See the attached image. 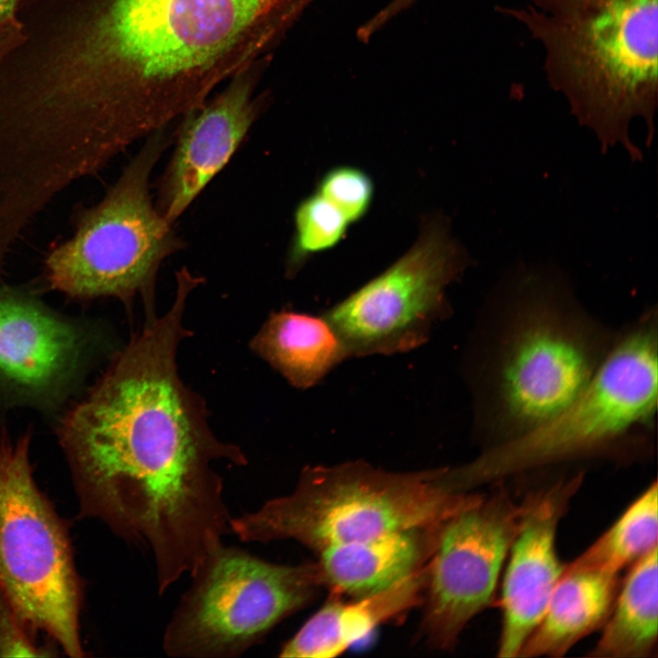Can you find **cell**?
Segmentation results:
<instances>
[{"label": "cell", "instance_id": "1", "mask_svg": "<svg viewBox=\"0 0 658 658\" xmlns=\"http://www.w3.org/2000/svg\"><path fill=\"white\" fill-rule=\"evenodd\" d=\"M191 292L176 284L171 307L144 321L58 430L81 514L151 550L160 595L231 532L212 463L248 464L215 436L204 399L178 373Z\"/></svg>", "mask_w": 658, "mask_h": 658}, {"label": "cell", "instance_id": "2", "mask_svg": "<svg viewBox=\"0 0 658 658\" xmlns=\"http://www.w3.org/2000/svg\"><path fill=\"white\" fill-rule=\"evenodd\" d=\"M299 0H47L43 37L58 83L123 121L162 126L201 106L212 73L255 30L268 43Z\"/></svg>", "mask_w": 658, "mask_h": 658}, {"label": "cell", "instance_id": "3", "mask_svg": "<svg viewBox=\"0 0 658 658\" xmlns=\"http://www.w3.org/2000/svg\"><path fill=\"white\" fill-rule=\"evenodd\" d=\"M618 332L590 314L554 266L517 264L490 294L465 376L483 449L550 420L587 387Z\"/></svg>", "mask_w": 658, "mask_h": 658}, {"label": "cell", "instance_id": "4", "mask_svg": "<svg viewBox=\"0 0 658 658\" xmlns=\"http://www.w3.org/2000/svg\"><path fill=\"white\" fill-rule=\"evenodd\" d=\"M497 11L520 23L544 50L551 88L603 150L642 154L629 134L641 119L646 145L658 104V0H525Z\"/></svg>", "mask_w": 658, "mask_h": 658}, {"label": "cell", "instance_id": "5", "mask_svg": "<svg viewBox=\"0 0 658 658\" xmlns=\"http://www.w3.org/2000/svg\"><path fill=\"white\" fill-rule=\"evenodd\" d=\"M657 332L656 309H648L619 330L592 379L566 409L541 426L449 467L451 486L470 492L567 461L649 449L657 409Z\"/></svg>", "mask_w": 658, "mask_h": 658}, {"label": "cell", "instance_id": "6", "mask_svg": "<svg viewBox=\"0 0 658 658\" xmlns=\"http://www.w3.org/2000/svg\"><path fill=\"white\" fill-rule=\"evenodd\" d=\"M441 468L395 472L363 461L302 469L294 491L231 517L244 542L293 539L316 553L333 546L448 523L484 495L457 492Z\"/></svg>", "mask_w": 658, "mask_h": 658}, {"label": "cell", "instance_id": "7", "mask_svg": "<svg viewBox=\"0 0 658 658\" xmlns=\"http://www.w3.org/2000/svg\"><path fill=\"white\" fill-rule=\"evenodd\" d=\"M146 138L102 200L83 215L75 235L51 251L46 271L51 288L73 298L114 297L131 309L140 295L151 320L157 272L183 242L150 193L152 171L170 139L164 129Z\"/></svg>", "mask_w": 658, "mask_h": 658}, {"label": "cell", "instance_id": "8", "mask_svg": "<svg viewBox=\"0 0 658 658\" xmlns=\"http://www.w3.org/2000/svg\"><path fill=\"white\" fill-rule=\"evenodd\" d=\"M30 436L0 435V588L29 631H42L70 657L85 655L81 587L62 520L38 489Z\"/></svg>", "mask_w": 658, "mask_h": 658}, {"label": "cell", "instance_id": "9", "mask_svg": "<svg viewBox=\"0 0 658 658\" xmlns=\"http://www.w3.org/2000/svg\"><path fill=\"white\" fill-rule=\"evenodd\" d=\"M190 576L164 633L173 657L240 656L322 587L316 562L275 564L222 542Z\"/></svg>", "mask_w": 658, "mask_h": 658}, {"label": "cell", "instance_id": "10", "mask_svg": "<svg viewBox=\"0 0 658 658\" xmlns=\"http://www.w3.org/2000/svg\"><path fill=\"white\" fill-rule=\"evenodd\" d=\"M470 263L446 220H432L406 254L323 316L347 357L411 351L446 318L447 288Z\"/></svg>", "mask_w": 658, "mask_h": 658}, {"label": "cell", "instance_id": "11", "mask_svg": "<svg viewBox=\"0 0 658 658\" xmlns=\"http://www.w3.org/2000/svg\"><path fill=\"white\" fill-rule=\"evenodd\" d=\"M526 511L504 486L450 520L430 557L421 631L452 650L468 622L489 607Z\"/></svg>", "mask_w": 658, "mask_h": 658}, {"label": "cell", "instance_id": "12", "mask_svg": "<svg viewBox=\"0 0 658 658\" xmlns=\"http://www.w3.org/2000/svg\"><path fill=\"white\" fill-rule=\"evenodd\" d=\"M88 330L28 294L0 286V388L52 403L66 393L94 344Z\"/></svg>", "mask_w": 658, "mask_h": 658}, {"label": "cell", "instance_id": "13", "mask_svg": "<svg viewBox=\"0 0 658 658\" xmlns=\"http://www.w3.org/2000/svg\"><path fill=\"white\" fill-rule=\"evenodd\" d=\"M583 473L528 494L526 511L508 553L500 607L499 657H518L543 616L565 564L557 553L558 524L581 486Z\"/></svg>", "mask_w": 658, "mask_h": 658}, {"label": "cell", "instance_id": "14", "mask_svg": "<svg viewBox=\"0 0 658 658\" xmlns=\"http://www.w3.org/2000/svg\"><path fill=\"white\" fill-rule=\"evenodd\" d=\"M247 81L231 84L211 102L188 112L158 182L156 208L171 224L226 166L256 120Z\"/></svg>", "mask_w": 658, "mask_h": 658}, {"label": "cell", "instance_id": "15", "mask_svg": "<svg viewBox=\"0 0 658 658\" xmlns=\"http://www.w3.org/2000/svg\"><path fill=\"white\" fill-rule=\"evenodd\" d=\"M427 580L428 568L425 564L385 589L353 598L349 601L331 594L329 600L283 643L279 656H338L380 624L421 604Z\"/></svg>", "mask_w": 658, "mask_h": 658}, {"label": "cell", "instance_id": "16", "mask_svg": "<svg viewBox=\"0 0 658 658\" xmlns=\"http://www.w3.org/2000/svg\"><path fill=\"white\" fill-rule=\"evenodd\" d=\"M446 524L320 551L316 564L322 587L330 589L332 595L357 598L392 586L425 565Z\"/></svg>", "mask_w": 658, "mask_h": 658}, {"label": "cell", "instance_id": "17", "mask_svg": "<svg viewBox=\"0 0 658 658\" xmlns=\"http://www.w3.org/2000/svg\"><path fill=\"white\" fill-rule=\"evenodd\" d=\"M620 574L564 567L540 621L519 657H561L578 642L601 629L614 605Z\"/></svg>", "mask_w": 658, "mask_h": 658}, {"label": "cell", "instance_id": "18", "mask_svg": "<svg viewBox=\"0 0 658 658\" xmlns=\"http://www.w3.org/2000/svg\"><path fill=\"white\" fill-rule=\"evenodd\" d=\"M249 346L299 389L316 386L348 358L323 315L285 309L270 313Z\"/></svg>", "mask_w": 658, "mask_h": 658}, {"label": "cell", "instance_id": "19", "mask_svg": "<svg viewBox=\"0 0 658 658\" xmlns=\"http://www.w3.org/2000/svg\"><path fill=\"white\" fill-rule=\"evenodd\" d=\"M654 547L631 567L621 586L601 635L588 655L645 658L656 655L658 568Z\"/></svg>", "mask_w": 658, "mask_h": 658}, {"label": "cell", "instance_id": "20", "mask_svg": "<svg viewBox=\"0 0 658 658\" xmlns=\"http://www.w3.org/2000/svg\"><path fill=\"white\" fill-rule=\"evenodd\" d=\"M658 488L654 480L583 553L569 569L620 574L657 546Z\"/></svg>", "mask_w": 658, "mask_h": 658}, {"label": "cell", "instance_id": "21", "mask_svg": "<svg viewBox=\"0 0 658 658\" xmlns=\"http://www.w3.org/2000/svg\"><path fill=\"white\" fill-rule=\"evenodd\" d=\"M294 222L295 236L287 269L291 274L308 255L334 247L344 238L348 224L345 216L320 194L300 203Z\"/></svg>", "mask_w": 658, "mask_h": 658}, {"label": "cell", "instance_id": "22", "mask_svg": "<svg viewBox=\"0 0 658 658\" xmlns=\"http://www.w3.org/2000/svg\"><path fill=\"white\" fill-rule=\"evenodd\" d=\"M374 187L371 178L351 166L335 167L322 178L318 194L334 205L347 219H360L367 211Z\"/></svg>", "mask_w": 658, "mask_h": 658}, {"label": "cell", "instance_id": "23", "mask_svg": "<svg viewBox=\"0 0 658 658\" xmlns=\"http://www.w3.org/2000/svg\"><path fill=\"white\" fill-rule=\"evenodd\" d=\"M52 649L36 643L0 588V656L48 657Z\"/></svg>", "mask_w": 658, "mask_h": 658}, {"label": "cell", "instance_id": "24", "mask_svg": "<svg viewBox=\"0 0 658 658\" xmlns=\"http://www.w3.org/2000/svg\"><path fill=\"white\" fill-rule=\"evenodd\" d=\"M418 1L419 0H390L368 18V24L374 30L379 31Z\"/></svg>", "mask_w": 658, "mask_h": 658}, {"label": "cell", "instance_id": "25", "mask_svg": "<svg viewBox=\"0 0 658 658\" xmlns=\"http://www.w3.org/2000/svg\"><path fill=\"white\" fill-rule=\"evenodd\" d=\"M20 37L21 29L16 19L0 30V58L19 41Z\"/></svg>", "mask_w": 658, "mask_h": 658}, {"label": "cell", "instance_id": "26", "mask_svg": "<svg viewBox=\"0 0 658 658\" xmlns=\"http://www.w3.org/2000/svg\"><path fill=\"white\" fill-rule=\"evenodd\" d=\"M23 0H0V30L16 19L17 9Z\"/></svg>", "mask_w": 658, "mask_h": 658}]
</instances>
